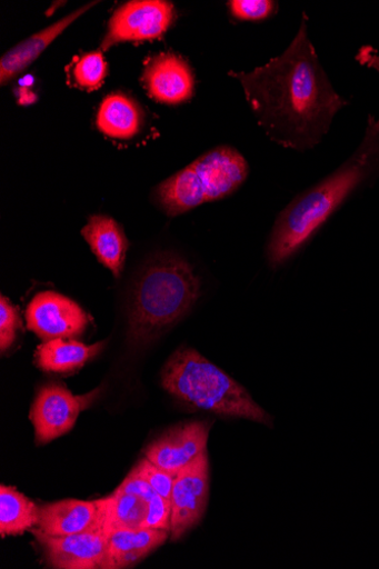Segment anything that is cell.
Instances as JSON below:
<instances>
[{"instance_id":"1","label":"cell","mask_w":379,"mask_h":569,"mask_svg":"<svg viewBox=\"0 0 379 569\" xmlns=\"http://www.w3.org/2000/svg\"><path fill=\"white\" fill-rule=\"evenodd\" d=\"M230 74L268 138L288 149H313L347 106L319 62L306 14L283 54L252 72Z\"/></svg>"},{"instance_id":"2","label":"cell","mask_w":379,"mask_h":569,"mask_svg":"<svg viewBox=\"0 0 379 569\" xmlns=\"http://www.w3.org/2000/svg\"><path fill=\"white\" fill-rule=\"evenodd\" d=\"M379 176V117H368L365 136L352 157L333 174L298 194L279 214L267 244L270 266L297 253L362 183Z\"/></svg>"},{"instance_id":"3","label":"cell","mask_w":379,"mask_h":569,"mask_svg":"<svg viewBox=\"0 0 379 569\" xmlns=\"http://www.w3.org/2000/svg\"><path fill=\"white\" fill-rule=\"evenodd\" d=\"M200 297V281L183 257H153L136 281L129 303V336L146 342L181 320Z\"/></svg>"},{"instance_id":"4","label":"cell","mask_w":379,"mask_h":569,"mask_svg":"<svg viewBox=\"0 0 379 569\" xmlns=\"http://www.w3.org/2000/svg\"><path fill=\"white\" fill-rule=\"evenodd\" d=\"M161 386L177 399L216 416L267 427L273 418L247 389L192 348L178 349L161 371Z\"/></svg>"},{"instance_id":"5","label":"cell","mask_w":379,"mask_h":569,"mask_svg":"<svg viewBox=\"0 0 379 569\" xmlns=\"http://www.w3.org/2000/svg\"><path fill=\"white\" fill-rule=\"evenodd\" d=\"M248 176L249 166L242 154L232 147L220 146L162 181L154 190V198L169 217H178L205 202L232 194Z\"/></svg>"},{"instance_id":"6","label":"cell","mask_w":379,"mask_h":569,"mask_svg":"<svg viewBox=\"0 0 379 569\" xmlns=\"http://www.w3.org/2000/svg\"><path fill=\"white\" fill-rule=\"evenodd\" d=\"M176 20V9L166 0H133L120 7L108 23L101 49L121 42H141L164 36Z\"/></svg>"},{"instance_id":"7","label":"cell","mask_w":379,"mask_h":569,"mask_svg":"<svg viewBox=\"0 0 379 569\" xmlns=\"http://www.w3.org/2000/svg\"><path fill=\"white\" fill-rule=\"evenodd\" d=\"M98 392L94 390L86 396H76L63 385L41 387L30 410L37 443L44 445L69 433L81 411L90 406Z\"/></svg>"},{"instance_id":"8","label":"cell","mask_w":379,"mask_h":569,"mask_svg":"<svg viewBox=\"0 0 379 569\" xmlns=\"http://www.w3.org/2000/svg\"><path fill=\"white\" fill-rule=\"evenodd\" d=\"M27 327L43 342L81 336L89 317L72 299L53 291L38 293L26 310Z\"/></svg>"},{"instance_id":"9","label":"cell","mask_w":379,"mask_h":569,"mask_svg":"<svg viewBox=\"0 0 379 569\" xmlns=\"http://www.w3.org/2000/svg\"><path fill=\"white\" fill-rule=\"evenodd\" d=\"M209 498V460L207 451L177 475L171 497L170 538L179 541L197 527Z\"/></svg>"},{"instance_id":"10","label":"cell","mask_w":379,"mask_h":569,"mask_svg":"<svg viewBox=\"0 0 379 569\" xmlns=\"http://www.w3.org/2000/svg\"><path fill=\"white\" fill-rule=\"evenodd\" d=\"M40 545L46 565L57 569H101L107 555L108 538L88 531L78 535L52 537L38 528L30 530Z\"/></svg>"},{"instance_id":"11","label":"cell","mask_w":379,"mask_h":569,"mask_svg":"<svg viewBox=\"0 0 379 569\" xmlns=\"http://www.w3.org/2000/svg\"><path fill=\"white\" fill-rule=\"evenodd\" d=\"M209 425L187 422L161 435L144 450V457L174 476L207 451Z\"/></svg>"},{"instance_id":"12","label":"cell","mask_w":379,"mask_h":569,"mask_svg":"<svg viewBox=\"0 0 379 569\" xmlns=\"http://www.w3.org/2000/svg\"><path fill=\"white\" fill-rule=\"evenodd\" d=\"M142 82L148 94L167 106H180L195 93V74L182 57L162 53L153 57L146 66Z\"/></svg>"},{"instance_id":"13","label":"cell","mask_w":379,"mask_h":569,"mask_svg":"<svg viewBox=\"0 0 379 569\" xmlns=\"http://www.w3.org/2000/svg\"><path fill=\"white\" fill-rule=\"evenodd\" d=\"M153 489L136 492L120 487L110 496L96 500L97 520L93 531L110 538L118 531L143 530Z\"/></svg>"},{"instance_id":"14","label":"cell","mask_w":379,"mask_h":569,"mask_svg":"<svg viewBox=\"0 0 379 569\" xmlns=\"http://www.w3.org/2000/svg\"><path fill=\"white\" fill-rule=\"evenodd\" d=\"M96 4L97 3H90L80 8L9 50L2 58V61H0V82H2V86H6L17 76L26 71L53 40L59 38L74 21Z\"/></svg>"},{"instance_id":"15","label":"cell","mask_w":379,"mask_h":569,"mask_svg":"<svg viewBox=\"0 0 379 569\" xmlns=\"http://www.w3.org/2000/svg\"><path fill=\"white\" fill-rule=\"evenodd\" d=\"M97 520L96 501L67 499L40 506L38 529L52 537L93 531Z\"/></svg>"},{"instance_id":"16","label":"cell","mask_w":379,"mask_h":569,"mask_svg":"<svg viewBox=\"0 0 379 569\" xmlns=\"http://www.w3.org/2000/svg\"><path fill=\"white\" fill-rule=\"evenodd\" d=\"M81 234L97 260L120 278L127 260L129 241L119 223L106 216H92Z\"/></svg>"},{"instance_id":"17","label":"cell","mask_w":379,"mask_h":569,"mask_svg":"<svg viewBox=\"0 0 379 569\" xmlns=\"http://www.w3.org/2000/svg\"><path fill=\"white\" fill-rule=\"evenodd\" d=\"M170 538L164 530L118 531L108 540L107 555L101 569L128 568L146 558Z\"/></svg>"},{"instance_id":"18","label":"cell","mask_w":379,"mask_h":569,"mask_svg":"<svg viewBox=\"0 0 379 569\" xmlns=\"http://www.w3.org/2000/svg\"><path fill=\"white\" fill-rule=\"evenodd\" d=\"M103 346V341L87 346L72 339L49 340L37 348L34 363L47 373H73L96 357Z\"/></svg>"},{"instance_id":"19","label":"cell","mask_w":379,"mask_h":569,"mask_svg":"<svg viewBox=\"0 0 379 569\" xmlns=\"http://www.w3.org/2000/svg\"><path fill=\"white\" fill-rule=\"evenodd\" d=\"M142 124V111L129 96L112 93L100 103L97 113V128L104 136L129 140L140 132Z\"/></svg>"},{"instance_id":"20","label":"cell","mask_w":379,"mask_h":569,"mask_svg":"<svg viewBox=\"0 0 379 569\" xmlns=\"http://www.w3.org/2000/svg\"><path fill=\"white\" fill-rule=\"evenodd\" d=\"M40 506L13 487H0V536H21L38 527Z\"/></svg>"},{"instance_id":"21","label":"cell","mask_w":379,"mask_h":569,"mask_svg":"<svg viewBox=\"0 0 379 569\" xmlns=\"http://www.w3.org/2000/svg\"><path fill=\"white\" fill-rule=\"evenodd\" d=\"M107 63L100 50L76 58L70 66L71 83L88 90H97L107 77Z\"/></svg>"},{"instance_id":"22","label":"cell","mask_w":379,"mask_h":569,"mask_svg":"<svg viewBox=\"0 0 379 569\" xmlns=\"http://www.w3.org/2000/svg\"><path fill=\"white\" fill-rule=\"evenodd\" d=\"M133 471L143 479L159 496L171 501L177 476L162 470L148 458H142L133 468Z\"/></svg>"},{"instance_id":"23","label":"cell","mask_w":379,"mask_h":569,"mask_svg":"<svg viewBox=\"0 0 379 569\" xmlns=\"http://www.w3.org/2000/svg\"><path fill=\"white\" fill-rule=\"evenodd\" d=\"M21 320L18 307L2 296L0 300V350L2 353L11 349L17 340Z\"/></svg>"},{"instance_id":"24","label":"cell","mask_w":379,"mask_h":569,"mask_svg":"<svg viewBox=\"0 0 379 569\" xmlns=\"http://www.w3.org/2000/svg\"><path fill=\"white\" fill-rule=\"evenodd\" d=\"M228 4L232 17L240 21H262L277 11V3L270 0H231Z\"/></svg>"},{"instance_id":"25","label":"cell","mask_w":379,"mask_h":569,"mask_svg":"<svg viewBox=\"0 0 379 569\" xmlns=\"http://www.w3.org/2000/svg\"><path fill=\"white\" fill-rule=\"evenodd\" d=\"M171 528V502L157 492L149 501V512L143 529L164 530Z\"/></svg>"},{"instance_id":"26","label":"cell","mask_w":379,"mask_h":569,"mask_svg":"<svg viewBox=\"0 0 379 569\" xmlns=\"http://www.w3.org/2000/svg\"><path fill=\"white\" fill-rule=\"evenodd\" d=\"M356 61L368 69L379 73V54L371 46H362L356 56Z\"/></svg>"}]
</instances>
